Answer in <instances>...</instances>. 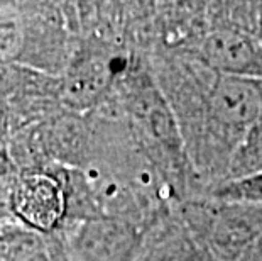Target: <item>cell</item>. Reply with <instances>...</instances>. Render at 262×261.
Instances as JSON below:
<instances>
[{
	"label": "cell",
	"instance_id": "obj_1",
	"mask_svg": "<svg viewBox=\"0 0 262 261\" xmlns=\"http://www.w3.org/2000/svg\"><path fill=\"white\" fill-rule=\"evenodd\" d=\"M210 109L222 126L242 137L262 114V80L219 75L210 92Z\"/></svg>",
	"mask_w": 262,
	"mask_h": 261
},
{
	"label": "cell",
	"instance_id": "obj_2",
	"mask_svg": "<svg viewBox=\"0 0 262 261\" xmlns=\"http://www.w3.org/2000/svg\"><path fill=\"white\" fill-rule=\"evenodd\" d=\"M205 61L219 75L262 80V41L235 29H219L202 46Z\"/></svg>",
	"mask_w": 262,
	"mask_h": 261
},
{
	"label": "cell",
	"instance_id": "obj_3",
	"mask_svg": "<svg viewBox=\"0 0 262 261\" xmlns=\"http://www.w3.org/2000/svg\"><path fill=\"white\" fill-rule=\"evenodd\" d=\"M19 217L36 229L48 231L64 212V195L58 182L48 175H29L19 183L14 197Z\"/></svg>",
	"mask_w": 262,
	"mask_h": 261
},
{
	"label": "cell",
	"instance_id": "obj_4",
	"mask_svg": "<svg viewBox=\"0 0 262 261\" xmlns=\"http://www.w3.org/2000/svg\"><path fill=\"white\" fill-rule=\"evenodd\" d=\"M110 71L100 59H85L64 83V97L73 105L93 104L108 85Z\"/></svg>",
	"mask_w": 262,
	"mask_h": 261
},
{
	"label": "cell",
	"instance_id": "obj_5",
	"mask_svg": "<svg viewBox=\"0 0 262 261\" xmlns=\"http://www.w3.org/2000/svg\"><path fill=\"white\" fill-rule=\"evenodd\" d=\"M257 171H262V114L244 134L241 146L233 154L230 178H238Z\"/></svg>",
	"mask_w": 262,
	"mask_h": 261
},
{
	"label": "cell",
	"instance_id": "obj_6",
	"mask_svg": "<svg viewBox=\"0 0 262 261\" xmlns=\"http://www.w3.org/2000/svg\"><path fill=\"white\" fill-rule=\"evenodd\" d=\"M26 41L24 19L14 5H0V61L17 58Z\"/></svg>",
	"mask_w": 262,
	"mask_h": 261
},
{
	"label": "cell",
	"instance_id": "obj_7",
	"mask_svg": "<svg viewBox=\"0 0 262 261\" xmlns=\"http://www.w3.org/2000/svg\"><path fill=\"white\" fill-rule=\"evenodd\" d=\"M213 195L225 202L262 204V171L238 178H228Z\"/></svg>",
	"mask_w": 262,
	"mask_h": 261
},
{
	"label": "cell",
	"instance_id": "obj_8",
	"mask_svg": "<svg viewBox=\"0 0 262 261\" xmlns=\"http://www.w3.org/2000/svg\"><path fill=\"white\" fill-rule=\"evenodd\" d=\"M119 236V231L115 227L108 226H93L85 232V239H83V249L93 256L95 259H105L110 258L115 253L117 243L112 237Z\"/></svg>",
	"mask_w": 262,
	"mask_h": 261
},
{
	"label": "cell",
	"instance_id": "obj_9",
	"mask_svg": "<svg viewBox=\"0 0 262 261\" xmlns=\"http://www.w3.org/2000/svg\"><path fill=\"white\" fill-rule=\"evenodd\" d=\"M0 168H2V163H0ZM2 171H4V170H0V173H2Z\"/></svg>",
	"mask_w": 262,
	"mask_h": 261
}]
</instances>
